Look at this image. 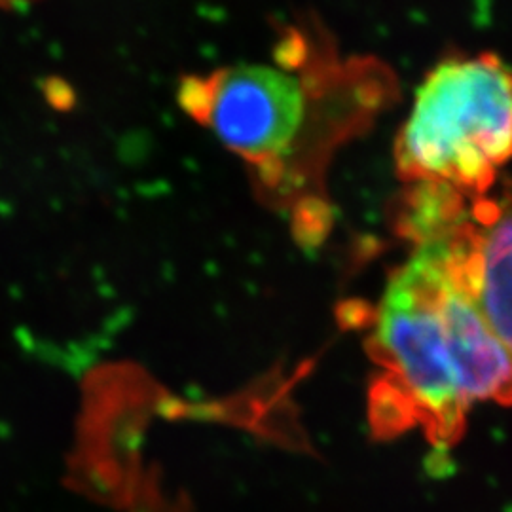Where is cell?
Instances as JSON below:
<instances>
[{"instance_id": "obj_1", "label": "cell", "mask_w": 512, "mask_h": 512, "mask_svg": "<svg viewBox=\"0 0 512 512\" xmlns=\"http://www.w3.org/2000/svg\"><path fill=\"white\" fill-rule=\"evenodd\" d=\"M372 353V425L385 435L421 427L450 448L476 404H512V353L490 327L448 232L414 243L385 287Z\"/></svg>"}, {"instance_id": "obj_2", "label": "cell", "mask_w": 512, "mask_h": 512, "mask_svg": "<svg viewBox=\"0 0 512 512\" xmlns=\"http://www.w3.org/2000/svg\"><path fill=\"white\" fill-rule=\"evenodd\" d=\"M393 69L376 55H344L319 23L283 27L272 63H234L184 76V112L264 175L311 141L363 126L395 97Z\"/></svg>"}, {"instance_id": "obj_3", "label": "cell", "mask_w": 512, "mask_h": 512, "mask_svg": "<svg viewBox=\"0 0 512 512\" xmlns=\"http://www.w3.org/2000/svg\"><path fill=\"white\" fill-rule=\"evenodd\" d=\"M512 160V67L494 52H454L421 82L395 141L412 186L486 196Z\"/></svg>"}, {"instance_id": "obj_4", "label": "cell", "mask_w": 512, "mask_h": 512, "mask_svg": "<svg viewBox=\"0 0 512 512\" xmlns=\"http://www.w3.org/2000/svg\"><path fill=\"white\" fill-rule=\"evenodd\" d=\"M450 238L476 304L512 353V188L467 203Z\"/></svg>"}, {"instance_id": "obj_5", "label": "cell", "mask_w": 512, "mask_h": 512, "mask_svg": "<svg viewBox=\"0 0 512 512\" xmlns=\"http://www.w3.org/2000/svg\"><path fill=\"white\" fill-rule=\"evenodd\" d=\"M33 0H0V8H10V6H18V4H27Z\"/></svg>"}]
</instances>
